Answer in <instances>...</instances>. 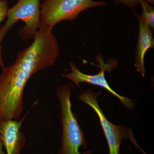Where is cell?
Returning a JSON list of instances; mask_svg holds the SVG:
<instances>
[{"mask_svg":"<svg viewBox=\"0 0 154 154\" xmlns=\"http://www.w3.org/2000/svg\"><path fill=\"white\" fill-rule=\"evenodd\" d=\"M6 1H7V0H6Z\"/></svg>","mask_w":154,"mask_h":154,"instance_id":"cell-15","label":"cell"},{"mask_svg":"<svg viewBox=\"0 0 154 154\" xmlns=\"http://www.w3.org/2000/svg\"><path fill=\"white\" fill-rule=\"evenodd\" d=\"M8 10V1L0 0V23L7 17V12Z\"/></svg>","mask_w":154,"mask_h":154,"instance_id":"cell-11","label":"cell"},{"mask_svg":"<svg viewBox=\"0 0 154 154\" xmlns=\"http://www.w3.org/2000/svg\"><path fill=\"white\" fill-rule=\"evenodd\" d=\"M133 14L137 18L138 22V35L135 55L134 66L137 71L143 77H144L146 73L144 62L145 56L149 49L153 48L154 47L152 29L135 11H134Z\"/></svg>","mask_w":154,"mask_h":154,"instance_id":"cell-8","label":"cell"},{"mask_svg":"<svg viewBox=\"0 0 154 154\" xmlns=\"http://www.w3.org/2000/svg\"><path fill=\"white\" fill-rule=\"evenodd\" d=\"M3 144L2 142L0 140V154H5V152L3 150Z\"/></svg>","mask_w":154,"mask_h":154,"instance_id":"cell-13","label":"cell"},{"mask_svg":"<svg viewBox=\"0 0 154 154\" xmlns=\"http://www.w3.org/2000/svg\"><path fill=\"white\" fill-rule=\"evenodd\" d=\"M106 4L93 0H45L40 9V26L52 30L59 22L73 21L83 11Z\"/></svg>","mask_w":154,"mask_h":154,"instance_id":"cell-3","label":"cell"},{"mask_svg":"<svg viewBox=\"0 0 154 154\" xmlns=\"http://www.w3.org/2000/svg\"><path fill=\"white\" fill-rule=\"evenodd\" d=\"M52 30L40 26L33 42L19 53L15 62L3 68L0 75V120L20 117L28 81L39 71L55 63L59 49Z\"/></svg>","mask_w":154,"mask_h":154,"instance_id":"cell-1","label":"cell"},{"mask_svg":"<svg viewBox=\"0 0 154 154\" xmlns=\"http://www.w3.org/2000/svg\"><path fill=\"white\" fill-rule=\"evenodd\" d=\"M96 60L99 63V65L97 66L100 69V71L97 74L90 75L83 73L77 68L72 61H70L69 65L71 69V72L67 74H63L62 76L67 78L79 87L80 83H87L101 87L118 98L122 103L127 107L128 109L132 110L135 106L134 101L126 97H123L119 95L113 91L108 85L105 77L106 71H112L116 67L117 65V61L111 60L110 61L105 63L103 57L101 54L96 55Z\"/></svg>","mask_w":154,"mask_h":154,"instance_id":"cell-6","label":"cell"},{"mask_svg":"<svg viewBox=\"0 0 154 154\" xmlns=\"http://www.w3.org/2000/svg\"><path fill=\"white\" fill-rule=\"evenodd\" d=\"M140 5L142 8L140 16L146 23L153 30L154 28V8L152 4L145 1H140Z\"/></svg>","mask_w":154,"mask_h":154,"instance_id":"cell-9","label":"cell"},{"mask_svg":"<svg viewBox=\"0 0 154 154\" xmlns=\"http://www.w3.org/2000/svg\"><path fill=\"white\" fill-rule=\"evenodd\" d=\"M1 29H2V26H0V67L3 68L5 67V64L3 60L2 56V46L1 43L2 41V39L1 37Z\"/></svg>","mask_w":154,"mask_h":154,"instance_id":"cell-12","label":"cell"},{"mask_svg":"<svg viewBox=\"0 0 154 154\" xmlns=\"http://www.w3.org/2000/svg\"><path fill=\"white\" fill-rule=\"evenodd\" d=\"M140 1H145L153 5L154 0H113L116 5H122L129 8H134L140 5Z\"/></svg>","mask_w":154,"mask_h":154,"instance_id":"cell-10","label":"cell"},{"mask_svg":"<svg viewBox=\"0 0 154 154\" xmlns=\"http://www.w3.org/2000/svg\"><path fill=\"white\" fill-rule=\"evenodd\" d=\"M81 154H92V152L91 151L89 150L85 152L84 153Z\"/></svg>","mask_w":154,"mask_h":154,"instance_id":"cell-14","label":"cell"},{"mask_svg":"<svg viewBox=\"0 0 154 154\" xmlns=\"http://www.w3.org/2000/svg\"><path fill=\"white\" fill-rule=\"evenodd\" d=\"M71 91L70 84L61 86L56 90L60 103L63 128L62 145L59 154H81L79 151L80 148L87 147L84 133L72 111Z\"/></svg>","mask_w":154,"mask_h":154,"instance_id":"cell-2","label":"cell"},{"mask_svg":"<svg viewBox=\"0 0 154 154\" xmlns=\"http://www.w3.org/2000/svg\"><path fill=\"white\" fill-rule=\"evenodd\" d=\"M7 17L5 23L2 26V40L10 29L20 20L25 23L19 31L21 37L25 40L33 39L41 26L40 0H19L8 9Z\"/></svg>","mask_w":154,"mask_h":154,"instance_id":"cell-4","label":"cell"},{"mask_svg":"<svg viewBox=\"0 0 154 154\" xmlns=\"http://www.w3.org/2000/svg\"><path fill=\"white\" fill-rule=\"evenodd\" d=\"M24 116L20 121L17 119L0 120V140L6 149L7 154H21L25 147V134L20 131Z\"/></svg>","mask_w":154,"mask_h":154,"instance_id":"cell-7","label":"cell"},{"mask_svg":"<svg viewBox=\"0 0 154 154\" xmlns=\"http://www.w3.org/2000/svg\"><path fill=\"white\" fill-rule=\"evenodd\" d=\"M101 94L100 92H94L90 89L81 93L79 99L90 106L98 116L108 144V154H120V146L123 139H129L138 147L131 130L123 125L113 124L105 117L98 104V97Z\"/></svg>","mask_w":154,"mask_h":154,"instance_id":"cell-5","label":"cell"}]
</instances>
